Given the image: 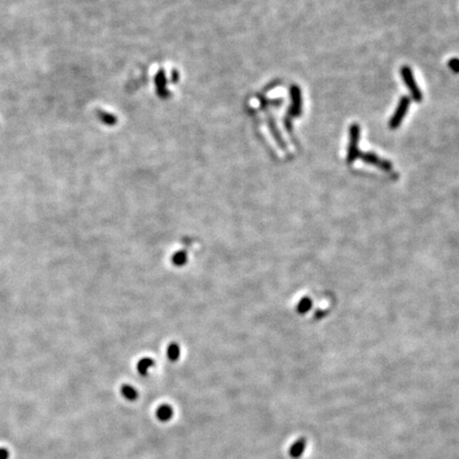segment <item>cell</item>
Returning a JSON list of instances; mask_svg holds the SVG:
<instances>
[{"mask_svg": "<svg viewBox=\"0 0 459 459\" xmlns=\"http://www.w3.org/2000/svg\"><path fill=\"white\" fill-rule=\"evenodd\" d=\"M359 138H360V128L359 125L353 124L350 126V143L348 148V158L347 161L349 164L352 163L359 156Z\"/></svg>", "mask_w": 459, "mask_h": 459, "instance_id": "6da1fadb", "label": "cell"}, {"mask_svg": "<svg viewBox=\"0 0 459 459\" xmlns=\"http://www.w3.org/2000/svg\"><path fill=\"white\" fill-rule=\"evenodd\" d=\"M401 75H402L404 83H405V85L410 90L412 97L417 102H420L422 100V93L418 86V84H417L415 80V77H414L412 69H410V67H408V66H403L401 69Z\"/></svg>", "mask_w": 459, "mask_h": 459, "instance_id": "7a4b0ae2", "label": "cell"}, {"mask_svg": "<svg viewBox=\"0 0 459 459\" xmlns=\"http://www.w3.org/2000/svg\"><path fill=\"white\" fill-rule=\"evenodd\" d=\"M409 105H410V99L408 97H406V96H404V97L401 98L400 102H398V104L396 106V110L394 114V116H392L391 119H390V122H389V128L390 129L396 130V129L398 128V126L401 125L403 119H404V117H405V115L408 111Z\"/></svg>", "mask_w": 459, "mask_h": 459, "instance_id": "3957f363", "label": "cell"}, {"mask_svg": "<svg viewBox=\"0 0 459 459\" xmlns=\"http://www.w3.org/2000/svg\"><path fill=\"white\" fill-rule=\"evenodd\" d=\"M360 159L364 161L367 164H371V165H376L379 167L380 169H383L385 171H389L390 169H392V164L389 161L382 160L378 156L373 153V152H366V153H361L359 154Z\"/></svg>", "mask_w": 459, "mask_h": 459, "instance_id": "277c9868", "label": "cell"}, {"mask_svg": "<svg viewBox=\"0 0 459 459\" xmlns=\"http://www.w3.org/2000/svg\"><path fill=\"white\" fill-rule=\"evenodd\" d=\"M307 441L305 438H299L298 440H295L294 443L291 446L289 449V456H291L292 459H299L305 451Z\"/></svg>", "mask_w": 459, "mask_h": 459, "instance_id": "5b68a950", "label": "cell"}, {"mask_svg": "<svg viewBox=\"0 0 459 459\" xmlns=\"http://www.w3.org/2000/svg\"><path fill=\"white\" fill-rule=\"evenodd\" d=\"M292 114L295 115V116H299L301 114V108H302V98H301V92L299 87L293 86L292 88Z\"/></svg>", "mask_w": 459, "mask_h": 459, "instance_id": "8992f818", "label": "cell"}, {"mask_svg": "<svg viewBox=\"0 0 459 459\" xmlns=\"http://www.w3.org/2000/svg\"><path fill=\"white\" fill-rule=\"evenodd\" d=\"M172 415L173 409L170 405H168V404H163V405H161L158 410H156V417H158V419L162 422H167L170 420L172 418Z\"/></svg>", "mask_w": 459, "mask_h": 459, "instance_id": "52a82bcc", "label": "cell"}, {"mask_svg": "<svg viewBox=\"0 0 459 459\" xmlns=\"http://www.w3.org/2000/svg\"><path fill=\"white\" fill-rule=\"evenodd\" d=\"M154 364H155V362L152 358L145 357V358H143V359H141L140 361H138L137 371H138V373L141 374V376H146L148 374L149 369H150V368H152L154 366Z\"/></svg>", "mask_w": 459, "mask_h": 459, "instance_id": "ba28073f", "label": "cell"}, {"mask_svg": "<svg viewBox=\"0 0 459 459\" xmlns=\"http://www.w3.org/2000/svg\"><path fill=\"white\" fill-rule=\"evenodd\" d=\"M181 348L178 343L172 342L167 348V357L171 361H177L180 358Z\"/></svg>", "mask_w": 459, "mask_h": 459, "instance_id": "9c48e42d", "label": "cell"}, {"mask_svg": "<svg viewBox=\"0 0 459 459\" xmlns=\"http://www.w3.org/2000/svg\"><path fill=\"white\" fill-rule=\"evenodd\" d=\"M171 261H172V264L174 266H177V267H182V266H184L187 263V261H188V256H187L186 252L178 251L172 255Z\"/></svg>", "mask_w": 459, "mask_h": 459, "instance_id": "30bf717a", "label": "cell"}, {"mask_svg": "<svg viewBox=\"0 0 459 459\" xmlns=\"http://www.w3.org/2000/svg\"><path fill=\"white\" fill-rule=\"evenodd\" d=\"M122 394L129 401H135L138 396L137 390L131 385H124L122 387Z\"/></svg>", "mask_w": 459, "mask_h": 459, "instance_id": "8fae6325", "label": "cell"}, {"mask_svg": "<svg viewBox=\"0 0 459 459\" xmlns=\"http://www.w3.org/2000/svg\"><path fill=\"white\" fill-rule=\"evenodd\" d=\"M449 67L453 72H455V74H459V59H457V58L451 59L449 61Z\"/></svg>", "mask_w": 459, "mask_h": 459, "instance_id": "7c38bea8", "label": "cell"}, {"mask_svg": "<svg viewBox=\"0 0 459 459\" xmlns=\"http://www.w3.org/2000/svg\"><path fill=\"white\" fill-rule=\"evenodd\" d=\"M10 457V453L7 449L1 448L0 449V459H9Z\"/></svg>", "mask_w": 459, "mask_h": 459, "instance_id": "4fadbf2b", "label": "cell"}]
</instances>
